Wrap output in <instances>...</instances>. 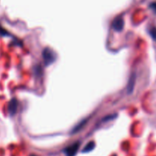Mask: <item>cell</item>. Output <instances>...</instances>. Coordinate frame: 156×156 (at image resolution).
Masks as SVG:
<instances>
[{"instance_id": "cell-4", "label": "cell", "mask_w": 156, "mask_h": 156, "mask_svg": "<svg viewBox=\"0 0 156 156\" xmlns=\"http://www.w3.org/2000/svg\"><path fill=\"white\" fill-rule=\"evenodd\" d=\"M18 101L15 98H12L9 101V106H8V111H9L10 115L13 116L16 114L17 110H18Z\"/></svg>"}, {"instance_id": "cell-1", "label": "cell", "mask_w": 156, "mask_h": 156, "mask_svg": "<svg viewBox=\"0 0 156 156\" xmlns=\"http://www.w3.org/2000/svg\"><path fill=\"white\" fill-rule=\"evenodd\" d=\"M43 59L45 66H50L55 62L56 59V55L53 50L47 47L43 51Z\"/></svg>"}, {"instance_id": "cell-8", "label": "cell", "mask_w": 156, "mask_h": 156, "mask_svg": "<svg viewBox=\"0 0 156 156\" xmlns=\"http://www.w3.org/2000/svg\"><path fill=\"white\" fill-rule=\"evenodd\" d=\"M150 8L154 11V12H156V2H153L150 5Z\"/></svg>"}, {"instance_id": "cell-5", "label": "cell", "mask_w": 156, "mask_h": 156, "mask_svg": "<svg viewBox=\"0 0 156 156\" xmlns=\"http://www.w3.org/2000/svg\"><path fill=\"white\" fill-rule=\"evenodd\" d=\"M136 76L135 73H132L129 77V82H128V85H127V92L128 94H131L133 93L134 89V87H135V84H136Z\"/></svg>"}, {"instance_id": "cell-7", "label": "cell", "mask_w": 156, "mask_h": 156, "mask_svg": "<svg viewBox=\"0 0 156 156\" xmlns=\"http://www.w3.org/2000/svg\"><path fill=\"white\" fill-rule=\"evenodd\" d=\"M149 34H150V36L152 37V39L156 42V27H152L149 30Z\"/></svg>"}, {"instance_id": "cell-2", "label": "cell", "mask_w": 156, "mask_h": 156, "mask_svg": "<svg viewBox=\"0 0 156 156\" xmlns=\"http://www.w3.org/2000/svg\"><path fill=\"white\" fill-rule=\"evenodd\" d=\"M112 27L114 30L117 32L121 31L124 27V21L121 16H118L113 21Z\"/></svg>"}, {"instance_id": "cell-3", "label": "cell", "mask_w": 156, "mask_h": 156, "mask_svg": "<svg viewBox=\"0 0 156 156\" xmlns=\"http://www.w3.org/2000/svg\"><path fill=\"white\" fill-rule=\"evenodd\" d=\"M80 146V143L78 142V143H74V144L71 145L69 147H67L65 149V152L67 156H75L76 154L77 153L78 150H79V148Z\"/></svg>"}, {"instance_id": "cell-6", "label": "cell", "mask_w": 156, "mask_h": 156, "mask_svg": "<svg viewBox=\"0 0 156 156\" xmlns=\"http://www.w3.org/2000/svg\"><path fill=\"white\" fill-rule=\"evenodd\" d=\"M94 148V143L93 142H91V143H88V144L86 145V146L85 147V149H83V152H88L92 150Z\"/></svg>"}]
</instances>
